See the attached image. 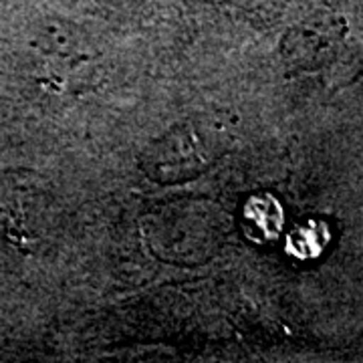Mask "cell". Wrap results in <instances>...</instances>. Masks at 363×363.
I'll use <instances>...</instances> for the list:
<instances>
[{
	"label": "cell",
	"instance_id": "cell-1",
	"mask_svg": "<svg viewBox=\"0 0 363 363\" xmlns=\"http://www.w3.org/2000/svg\"><path fill=\"white\" fill-rule=\"evenodd\" d=\"M214 157V145L206 135L196 128L184 125L169 130L147 147L143 169L152 180L178 184L200 176Z\"/></svg>",
	"mask_w": 363,
	"mask_h": 363
},
{
	"label": "cell",
	"instance_id": "cell-2",
	"mask_svg": "<svg viewBox=\"0 0 363 363\" xmlns=\"http://www.w3.org/2000/svg\"><path fill=\"white\" fill-rule=\"evenodd\" d=\"M45 194H40L33 176L9 172L0 176V224L14 240L37 238V224L45 214Z\"/></svg>",
	"mask_w": 363,
	"mask_h": 363
}]
</instances>
